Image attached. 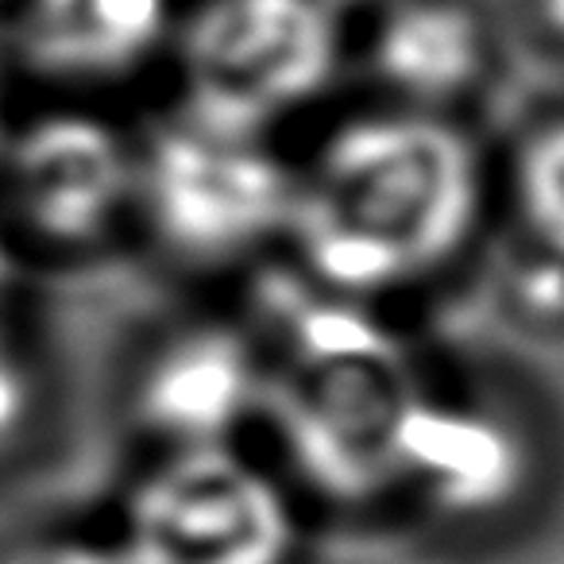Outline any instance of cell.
<instances>
[{
  "label": "cell",
  "mask_w": 564,
  "mask_h": 564,
  "mask_svg": "<svg viewBox=\"0 0 564 564\" xmlns=\"http://www.w3.org/2000/svg\"><path fill=\"white\" fill-rule=\"evenodd\" d=\"M487 205L476 135L448 112L383 101L348 112L294 163L286 248L306 282L379 306L464 263Z\"/></svg>",
  "instance_id": "1"
},
{
  "label": "cell",
  "mask_w": 564,
  "mask_h": 564,
  "mask_svg": "<svg viewBox=\"0 0 564 564\" xmlns=\"http://www.w3.org/2000/svg\"><path fill=\"white\" fill-rule=\"evenodd\" d=\"M267 314L263 417L302 487L333 507L399 495V441L433 383L376 306L299 274Z\"/></svg>",
  "instance_id": "2"
},
{
  "label": "cell",
  "mask_w": 564,
  "mask_h": 564,
  "mask_svg": "<svg viewBox=\"0 0 564 564\" xmlns=\"http://www.w3.org/2000/svg\"><path fill=\"white\" fill-rule=\"evenodd\" d=\"M294 163L271 135L228 132L186 112L140 143L135 225L182 271L220 274L286 243Z\"/></svg>",
  "instance_id": "3"
},
{
  "label": "cell",
  "mask_w": 564,
  "mask_h": 564,
  "mask_svg": "<svg viewBox=\"0 0 564 564\" xmlns=\"http://www.w3.org/2000/svg\"><path fill=\"white\" fill-rule=\"evenodd\" d=\"M171 47L178 112L271 140L325 101L345 51L333 0H197Z\"/></svg>",
  "instance_id": "4"
},
{
  "label": "cell",
  "mask_w": 564,
  "mask_h": 564,
  "mask_svg": "<svg viewBox=\"0 0 564 564\" xmlns=\"http://www.w3.org/2000/svg\"><path fill=\"white\" fill-rule=\"evenodd\" d=\"M132 564H299L294 487L243 445L151 453L112 533Z\"/></svg>",
  "instance_id": "5"
},
{
  "label": "cell",
  "mask_w": 564,
  "mask_h": 564,
  "mask_svg": "<svg viewBox=\"0 0 564 564\" xmlns=\"http://www.w3.org/2000/svg\"><path fill=\"white\" fill-rule=\"evenodd\" d=\"M140 143L109 117L55 105L17 120L0 151V220L12 240L86 256L135 220Z\"/></svg>",
  "instance_id": "6"
},
{
  "label": "cell",
  "mask_w": 564,
  "mask_h": 564,
  "mask_svg": "<svg viewBox=\"0 0 564 564\" xmlns=\"http://www.w3.org/2000/svg\"><path fill=\"white\" fill-rule=\"evenodd\" d=\"M538 445L522 414L476 387L430 383L399 441V495L453 530H484L525 507Z\"/></svg>",
  "instance_id": "7"
},
{
  "label": "cell",
  "mask_w": 564,
  "mask_h": 564,
  "mask_svg": "<svg viewBox=\"0 0 564 564\" xmlns=\"http://www.w3.org/2000/svg\"><path fill=\"white\" fill-rule=\"evenodd\" d=\"M128 402L151 453L240 445V433L263 417V340L236 322L178 325L140 360Z\"/></svg>",
  "instance_id": "8"
},
{
  "label": "cell",
  "mask_w": 564,
  "mask_h": 564,
  "mask_svg": "<svg viewBox=\"0 0 564 564\" xmlns=\"http://www.w3.org/2000/svg\"><path fill=\"white\" fill-rule=\"evenodd\" d=\"M12 58L63 89H105L171 47V0H0Z\"/></svg>",
  "instance_id": "9"
},
{
  "label": "cell",
  "mask_w": 564,
  "mask_h": 564,
  "mask_svg": "<svg viewBox=\"0 0 564 564\" xmlns=\"http://www.w3.org/2000/svg\"><path fill=\"white\" fill-rule=\"evenodd\" d=\"M368 66L391 105L453 117L491 70V32L471 0H387Z\"/></svg>",
  "instance_id": "10"
},
{
  "label": "cell",
  "mask_w": 564,
  "mask_h": 564,
  "mask_svg": "<svg viewBox=\"0 0 564 564\" xmlns=\"http://www.w3.org/2000/svg\"><path fill=\"white\" fill-rule=\"evenodd\" d=\"M507 189L533 251L564 263V117H549L518 140Z\"/></svg>",
  "instance_id": "11"
},
{
  "label": "cell",
  "mask_w": 564,
  "mask_h": 564,
  "mask_svg": "<svg viewBox=\"0 0 564 564\" xmlns=\"http://www.w3.org/2000/svg\"><path fill=\"white\" fill-rule=\"evenodd\" d=\"M43 376L35 360L17 345L9 325H0V464L20 456L43 422Z\"/></svg>",
  "instance_id": "12"
},
{
  "label": "cell",
  "mask_w": 564,
  "mask_h": 564,
  "mask_svg": "<svg viewBox=\"0 0 564 564\" xmlns=\"http://www.w3.org/2000/svg\"><path fill=\"white\" fill-rule=\"evenodd\" d=\"M514 299L518 314L533 325H564V263L553 256L533 251L530 263L518 267L514 279Z\"/></svg>",
  "instance_id": "13"
},
{
  "label": "cell",
  "mask_w": 564,
  "mask_h": 564,
  "mask_svg": "<svg viewBox=\"0 0 564 564\" xmlns=\"http://www.w3.org/2000/svg\"><path fill=\"white\" fill-rule=\"evenodd\" d=\"M0 564H132L112 538H32L4 549Z\"/></svg>",
  "instance_id": "14"
},
{
  "label": "cell",
  "mask_w": 564,
  "mask_h": 564,
  "mask_svg": "<svg viewBox=\"0 0 564 564\" xmlns=\"http://www.w3.org/2000/svg\"><path fill=\"white\" fill-rule=\"evenodd\" d=\"M20 291V251L12 232L0 220V325H9V310Z\"/></svg>",
  "instance_id": "15"
},
{
  "label": "cell",
  "mask_w": 564,
  "mask_h": 564,
  "mask_svg": "<svg viewBox=\"0 0 564 564\" xmlns=\"http://www.w3.org/2000/svg\"><path fill=\"white\" fill-rule=\"evenodd\" d=\"M533 9H538V20L545 24V32L556 43H564V0H533Z\"/></svg>",
  "instance_id": "16"
},
{
  "label": "cell",
  "mask_w": 564,
  "mask_h": 564,
  "mask_svg": "<svg viewBox=\"0 0 564 564\" xmlns=\"http://www.w3.org/2000/svg\"><path fill=\"white\" fill-rule=\"evenodd\" d=\"M12 124H17V120L9 117V101H4V86H0V151H4V140H9Z\"/></svg>",
  "instance_id": "17"
},
{
  "label": "cell",
  "mask_w": 564,
  "mask_h": 564,
  "mask_svg": "<svg viewBox=\"0 0 564 564\" xmlns=\"http://www.w3.org/2000/svg\"><path fill=\"white\" fill-rule=\"evenodd\" d=\"M337 9H345V4H387V0H333Z\"/></svg>",
  "instance_id": "18"
}]
</instances>
